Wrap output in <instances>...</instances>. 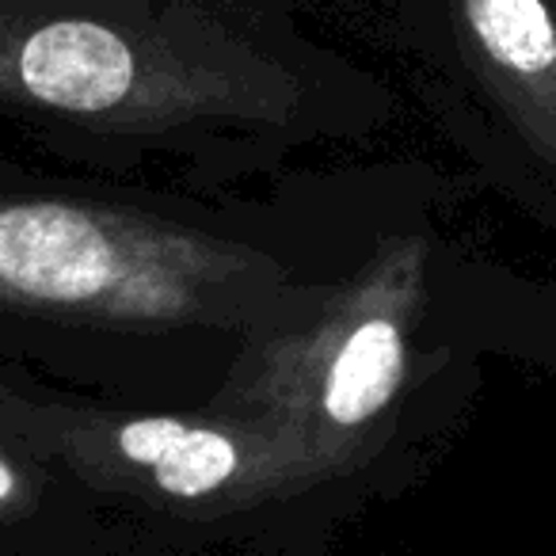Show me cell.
Here are the masks:
<instances>
[{"mask_svg":"<svg viewBox=\"0 0 556 556\" xmlns=\"http://www.w3.org/2000/svg\"><path fill=\"white\" fill-rule=\"evenodd\" d=\"M191 240L146 222H118L100 210L62 199L0 202V309L20 305L42 317H118L164 320L179 309H206L179 282L202 287L210 263L179 267Z\"/></svg>","mask_w":556,"mask_h":556,"instance_id":"cell-1","label":"cell"},{"mask_svg":"<svg viewBox=\"0 0 556 556\" xmlns=\"http://www.w3.org/2000/svg\"><path fill=\"white\" fill-rule=\"evenodd\" d=\"M103 446L123 457L126 469L146 472L153 492L176 503L210 500L244 469V450L232 434L176 416L108 419Z\"/></svg>","mask_w":556,"mask_h":556,"instance_id":"cell-2","label":"cell"},{"mask_svg":"<svg viewBox=\"0 0 556 556\" xmlns=\"http://www.w3.org/2000/svg\"><path fill=\"white\" fill-rule=\"evenodd\" d=\"M24 85L42 103L77 115H100L134 92L138 58L115 31L96 24H65L42 31L20 54Z\"/></svg>","mask_w":556,"mask_h":556,"instance_id":"cell-3","label":"cell"},{"mask_svg":"<svg viewBox=\"0 0 556 556\" xmlns=\"http://www.w3.org/2000/svg\"><path fill=\"white\" fill-rule=\"evenodd\" d=\"M404 378V336L389 317H366L343 336L320 386L325 419L340 431L374 419Z\"/></svg>","mask_w":556,"mask_h":556,"instance_id":"cell-4","label":"cell"},{"mask_svg":"<svg viewBox=\"0 0 556 556\" xmlns=\"http://www.w3.org/2000/svg\"><path fill=\"white\" fill-rule=\"evenodd\" d=\"M469 24L480 47L522 77L548 73L556 62V31L541 0H469Z\"/></svg>","mask_w":556,"mask_h":556,"instance_id":"cell-5","label":"cell"},{"mask_svg":"<svg viewBox=\"0 0 556 556\" xmlns=\"http://www.w3.org/2000/svg\"><path fill=\"white\" fill-rule=\"evenodd\" d=\"M35 488L27 484L24 472L12 465V457L0 450V522H16L20 515H27Z\"/></svg>","mask_w":556,"mask_h":556,"instance_id":"cell-6","label":"cell"}]
</instances>
